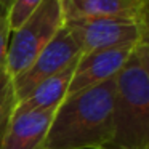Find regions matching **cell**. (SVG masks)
Listing matches in <instances>:
<instances>
[{
	"mask_svg": "<svg viewBox=\"0 0 149 149\" xmlns=\"http://www.w3.org/2000/svg\"><path fill=\"white\" fill-rule=\"evenodd\" d=\"M116 77L68 95L56 107L43 149H106L112 141Z\"/></svg>",
	"mask_w": 149,
	"mask_h": 149,
	"instance_id": "cell-1",
	"label": "cell"
},
{
	"mask_svg": "<svg viewBox=\"0 0 149 149\" xmlns=\"http://www.w3.org/2000/svg\"><path fill=\"white\" fill-rule=\"evenodd\" d=\"M114 135L106 149L149 148V40L133 48L116 75Z\"/></svg>",
	"mask_w": 149,
	"mask_h": 149,
	"instance_id": "cell-2",
	"label": "cell"
},
{
	"mask_svg": "<svg viewBox=\"0 0 149 149\" xmlns=\"http://www.w3.org/2000/svg\"><path fill=\"white\" fill-rule=\"evenodd\" d=\"M64 26L59 0H43L40 7L10 36L7 72L11 79L27 69Z\"/></svg>",
	"mask_w": 149,
	"mask_h": 149,
	"instance_id": "cell-3",
	"label": "cell"
},
{
	"mask_svg": "<svg viewBox=\"0 0 149 149\" xmlns=\"http://www.w3.org/2000/svg\"><path fill=\"white\" fill-rule=\"evenodd\" d=\"M69 32L75 37L82 55L103 48H116L125 45H138L148 42V19L136 18H93V19L66 23Z\"/></svg>",
	"mask_w": 149,
	"mask_h": 149,
	"instance_id": "cell-4",
	"label": "cell"
},
{
	"mask_svg": "<svg viewBox=\"0 0 149 149\" xmlns=\"http://www.w3.org/2000/svg\"><path fill=\"white\" fill-rule=\"evenodd\" d=\"M82 55V50L75 37L69 32L66 26L59 29V32L52 39V42L37 55L32 64L24 69L13 80V91L16 96V103L23 100L37 84L63 71L69 64L75 63Z\"/></svg>",
	"mask_w": 149,
	"mask_h": 149,
	"instance_id": "cell-5",
	"label": "cell"
},
{
	"mask_svg": "<svg viewBox=\"0 0 149 149\" xmlns=\"http://www.w3.org/2000/svg\"><path fill=\"white\" fill-rule=\"evenodd\" d=\"M139 45V43H138ZM136 45L103 48L80 55L75 63V69L69 84L68 95L77 93L85 88L100 85L103 82L114 79L125 66Z\"/></svg>",
	"mask_w": 149,
	"mask_h": 149,
	"instance_id": "cell-6",
	"label": "cell"
},
{
	"mask_svg": "<svg viewBox=\"0 0 149 149\" xmlns=\"http://www.w3.org/2000/svg\"><path fill=\"white\" fill-rule=\"evenodd\" d=\"M66 23L93 18H136L148 19V0H59Z\"/></svg>",
	"mask_w": 149,
	"mask_h": 149,
	"instance_id": "cell-7",
	"label": "cell"
},
{
	"mask_svg": "<svg viewBox=\"0 0 149 149\" xmlns=\"http://www.w3.org/2000/svg\"><path fill=\"white\" fill-rule=\"evenodd\" d=\"M56 107L13 112L2 149H43Z\"/></svg>",
	"mask_w": 149,
	"mask_h": 149,
	"instance_id": "cell-8",
	"label": "cell"
},
{
	"mask_svg": "<svg viewBox=\"0 0 149 149\" xmlns=\"http://www.w3.org/2000/svg\"><path fill=\"white\" fill-rule=\"evenodd\" d=\"M77 63V61H75ZM75 63L69 64L63 71L56 72L55 75L37 84L23 100H19L15 106L13 112H29L37 109H50L58 107L68 96L69 84L75 69Z\"/></svg>",
	"mask_w": 149,
	"mask_h": 149,
	"instance_id": "cell-9",
	"label": "cell"
},
{
	"mask_svg": "<svg viewBox=\"0 0 149 149\" xmlns=\"http://www.w3.org/2000/svg\"><path fill=\"white\" fill-rule=\"evenodd\" d=\"M15 106H16V96L13 91V80L8 74H3L0 75V149L3 144Z\"/></svg>",
	"mask_w": 149,
	"mask_h": 149,
	"instance_id": "cell-10",
	"label": "cell"
},
{
	"mask_svg": "<svg viewBox=\"0 0 149 149\" xmlns=\"http://www.w3.org/2000/svg\"><path fill=\"white\" fill-rule=\"evenodd\" d=\"M42 2L43 0H15L13 3H11L10 10H8V13H7L11 32L16 31L18 27L40 7Z\"/></svg>",
	"mask_w": 149,
	"mask_h": 149,
	"instance_id": "cell-11",
	"label": "cell"
},
{
	"mask_svg": "<svg viewBox=\"0 0 149 149\" xmlns=\"http://www.w3.org/2000/svg\"><path fill=\"white\" fill-rule=\"evenodd\" d=\"M10 23L5 13L0 11V75L8 74L7 72V52H8V43H10Z\"/></svg>",
	"mask_w": 149,
	"mask_h": 149,
	"instance_id": "cell-12",
	"label": "cell"
},
{
	"mask_svg": "<svg viewBox=\"0 0 149 149\" xmlns=\"http://www.w3.org/2000/svg\"><path fill=\"white\" fill-rule=\"evenodd\" d=\"M13 2H15V0H0V11H2V13H5V15H7Z\"/></svg>",
	"mask_w": 149,
	"mask_h": 149,
	"instance_id": "cell-13",
	"label": "cell"
},
{
	"mask_svg": "<svg viewBox=\"0 0 149 149\" xmlns=\"http://www.w3.org/2000/svg\"><path fill=\"white\" fill-rule=\"evenodd\" d=\"M143 149H149V148H143Z\"/></svg>",
	"mask_w": 149,
	"mask_h": 149,
	"instance_id": "cell-14",
	"label": "cell"
}]
</instances>
